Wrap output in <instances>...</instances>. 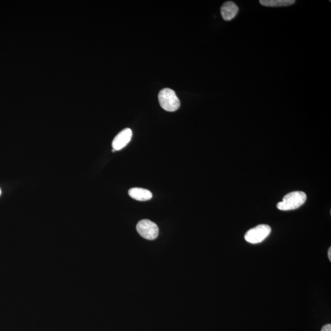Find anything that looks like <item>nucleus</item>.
<instances>
[{
    "mask_svg": "<svg viewBox=\"0 0 331 331\" xmlns=\"http://www.w3.org/2000/svg\"><path fill=\"white\" fill-rule=\"evenodd\" d=\"M307 195L303 192H293L284 196L282 201L278 203L277 207L280 211L295 210L304 204Z\"/></svg>",
    "mask_w": 331,
    "mask_h": 331,
    "instance_id": "f257e3e1",
    "label": "nucleus"
},
{
    "mask_svg": "<svg viewBox=\"0 0 331 331\" xmlns=\"http://www.w3.org/2000/svg\"><path fill=\"white\" fill-rule=\"evenodd\" d=\"M161 107L168 112H174L180 108V102L174 90L170 89L161 90L158 95Z\"/></svg>",
    "mask_w": 331,
    "mask_h": 331,
    "instance_id": "f03ea898",
    "label": "nucleus"
},
{
    "mask_svg": "<svg viewBox=\"0 0 331 331\" xmlns=\"http://www.w3.org/2000/svg\"><path fill=\"white\" fill-rule=\"evenodd\" d=\"M271 227L267 224H260L248 231L245 234L246 242L257 244L263 242L270 235Z\"/></svg>",
    "mask_w": 331,
    "mask_h": 331,
    "instance_id": "7ed1b4c3",
    "label": "nucleus"
},
{
    "mask_svg": "<svg viewBox=\"0 0 331 331\" xmlns=\"http://www.w3.org/2000/svg\"><path fill=\"white\" fill-rule=\"evenodd\" d=\"M136 230L140 236L148 240L157 239L159 234L157 224L149 220H140L137 224Z\"/></svg>",
    "mask_w": 331,
    "mask_h": 331,
    "instance_id": "20e7f679",
    "label": "nucleus"
},
{
    "mask_svg": "<svg viewBox=\"0 0 331 331\" xmlns=\"http://www.w3.org/2000/svg\"><path fill=\"white\" fill-rule=\"evenodd\" d=\"M132 130L130 129H126L121 131L115 136L113 142H112V148L114 151H120L128 145L132 138Z\"/></svg>",
    "mask_w": 331,
    "mask_h": 331,
    "instance_id": "39448f33",
    "label": "nucleus"
},
{
    "mask_svg": "<svg viewBox=\"0 0 331 331\" xmlns=\"http://www.w3.org/2000/svg\"><path fill=\"white\" fill-rule=\"evenodd\" d=\"M221 14L225 21H230L235 18L239 12L238 6L233 2H226L221 7Z\"/></svg>",
    "mask_w": 331,
    "mask_h": 331,
    "instance_id": "423d86ee",
    "label": "nucleus"
},
{
    "mask_svg": "<svg viewBox=\"0 0 331 331\" xmlns=\"http://www.w3.org/2000/svg\"><path fill=\"white\" fill-rule=\"evenodd\" d=\"M129 194L130 197L140 201H148L152 198V193L149 190L141 188L131 189Z\"/></svg>",
    "mask_w": 331,
    "mask_h": 331,
    "instance_id": "0eeeda50",
    "label": "nucleus"
},
{
    "mask_svg": "<svg viewBox=\"0 0 331 331\" xmlns=\"http://www.w3.org/2000/svg\"><path fill=\"white\" fill-rule=\"evenodd\" d=\"M294 0H261L260 4L265 7H283L295 4Z\"/></svg>",
    "mask_w": 331,
    "mask_h": 331,
    "instance_id": "6e6552de",
    "label": "nucleus"
},
{
    "mask_svg": "<svg viewBox=\"0 0 331 331\" xmlns=\"http://www.w3.org/2000/svg\"><path fill=\"white\" fill-rule=\"evenodd\" d=\"M321 331H331V324H327L324 326Z\"/></svg>",
    "mask_w": 331,
    "mask_h": 331,
    "instance_id": "1a4fd4ad",
    "label": "nucleus"
},
{
    "mask_svg": "<svg viewBox=\"0 0 331 331\" xmlns=\"http://www.w3.org/2000/svg\"><path fill=\"white\" fill-rule=\"evenodd\" d=\"M328 254L327 255H328L329 260L330 261H331V248L330 247H329L328 250V254Z\"/></svg>",
    "mask_w": 331,
    "mask_h": 331,
    "instance_id": "9d476101",
    "label": "nucleus"
},
{
    "mask_svg": "<svg viewBox=\"0 0 331 331\" xmlns=\"http://www.w3.org/2000/svg\"><path fill=\"white\" fill-rule=\"evenodd\" d=\"M1 193H2V191H1V189H0V195H1Z\"/></svg>",
    "mask_w": 331,
    "mask_h": 331,
    "instance_id": "9b49d317",
    "label": "nucleus"
}]
</instances>
